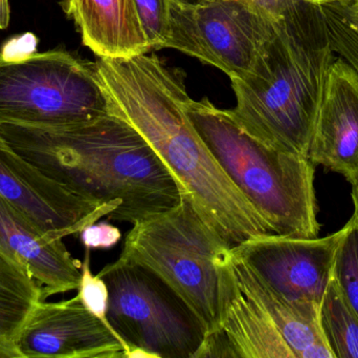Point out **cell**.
I'll return each mask as SVG.
<instances>
[{
  "instance_id": "obj_16",
  "label": "cell",
  "mask_w": 358,
  "mask_h": 358,
  "mask_svg": "<svg viewBox=\"0 0 358 358\" xmlns=\"http://www.w3.org/2000/svg\"><path fill=\"white\" fill-rule=\"evenodd\" d=\"M231 258L242 287L271 315L294 358H334L320 327V307L304 306L286 300L233 254Z\"/></svg>"
},
{
  "instance_id": "obj_3",
  "label": "cell",
  "mask_w": 358,
  "mask_h": 358,
  "mask_svg": "<svg viewBox=\"0 0 358 358\" xmlns=\"http://www.w3.org/2000/svg\"><path fill=\"white\" fill-rule=\"evenodd\" d=\"M336 58L321 6L301 1L241 79H231L242 128L265 144L308 158L324 82Z\"/></svg>"
},
{
  "instance_id": "obj_2",
  "label": "cell",
  "mask_w": 358,
  "mask_h": 358,
  "mask_svg": "<svg viewBox=\"0 0 358 358\" xmlns=\"http://www.w3.org/2000/svg\"><path fill=\"white\" fill-rule=\"evenodd\" d=\"M13 151L59 184L99 203H121L108 220L140 222L178 206L182 191L144 137L111 113L58 128L0 124Z\"/></svg>"
},
{
  "instance_id": "obj_7",
  "label": "cell",
  "mask_w": 358,
  "mask_h": 358,
  "mask_svg": "<svg viewBox=\"0 0 358 358\" xmlns=\"http://www.w3.org/2000/svg\"><path fill=\"white\" fill-rule=\"evenodd\" d=\"M99 277L108 287L107 321L126 358H196L206 338L195 313L161 277L117 259Z\"/></svg>"
},
{
  "instance_id": "obj_8",
  "label": "cell",
  "mask_w": 358,
  "mask_h": 358,
  "mask_svg": "<svg viewBox=\"0 0 358 358\" xmlns=\"http://www.w3.org/2000/svg\"><path fill=\"white\" fill-rule=\"evenodd\" d=\"M278 21L244 0H171L163 48H176L231 80L241 79L275 35Z\"/></svg>"
},
{
  "instance_id": "obj_21",
  "label": "cell",
  "mask_w": 358,
  "mask_h": 358,
  "mask_svg": "<svg viewBox=\"0 0 358 358\" xmlns=\"http://www.w3.org/2000/svg\"><path fill=\"white\" fill-rule=\"evenodd\" d=\"M90 252V249L86 248L85 259L82 262L81 279L77 289V296L92 315H96L109 327L108 321H107L108 287L102 277H99L98 275H94L92 273Z\"/></svg>"
},
{
  "instance_id": "obj_5",
  "label": "cell",
  "mask_w": 358,
  "mask_h": 358,
  "mask_svg": "<svg viewBox=\"0 0 358 358\" xmlns=\"http://www.w3.org/2000/svg\"><path fill=\"white\" fill-rule=\"evenodd\" d=\"M231 248L182 197L172 209L134 223L119 260L161 277L195 313L208 336L218 325V261Z\"/></svg>"
},
{
  "instance_id": "obj_6",
  "label": "cell",
  "mask_w": 358,
  "mask_h": 358,
  "mask_svg": "<svg viewBox=\"0 0 358 358\" xmlns=\"http://www.w3.org/2000/svg\"><path fill=\"white\" fill-rule=\"evenodd\" d=\"M111 113L96 63L63 50L0 54V124L66 128Z\"/></svg>"
},
{
  "instance_id": "obj_13",
  "label": "cell",
  "mask_w": 358,
  "mask_h": 358,
  "mask_svg": "<svg viewBox=\"0 0 358 358\" xmlns=\"http://www.w3.org/2000/svg\"><path fill=\"white\" fill-rule=\"evenodd\" d=\"M308 159L352 185L358 181V73L341 57L326 75Z\"/></svg>"
},
{
  "instance_id": "obj_27",
  "label": "cell",
  "mask_w": 358,
  "mask_h": 358,
  "mask_svg": "<svg viewBox=\"0 0 358 358\" xmlns=\"http://www.w3.org/2000/svg\"><path fill=\"white\" fill-rule=\"evenodd\" d=\"M352 186V199L353 203H355V210H357L358 212V181Z\"/></svg>"
},
{
  "instance_id": "obj_1",
  "label": "cell",
  "mask_w": 358,
  "mask_h": 358,
  "mask_svg": "<svg viewBox=\"0 0 358 358\" xmlns=\"http://www.w3.org/2000/svg\"><path fill=\"white\" fill-rule=\"evenodd\" d=\"M96 69L115 115L131 124L178 181L182 197L231 247L273 233L227 176L185 111V78L157 55L100 58Z\"/></svg>"
},
{
  "instance_id": "obj_17",
  "label": "cell",
  "mask_w": 358,
  "mask_h": 358,
  "mask_svg": "<svg viewBox=\"0 0 358 358\" xmlns=\"http://www.w3.org/2000/svg\"><path fill=\"white\" fill-rule=\"evenodd\" d=\"M41 301V287L27 269L0 252V351L6 358H19L17 338Z\"/></svg>"
},
{
  "instance_id": "obj_20",
  "label": "cell",
  "mask_w": 358,
  "mask_h": 358,
  "mask_svg": "<svg viewBox=\"0 0 358 358\" xmlns=\"http://www.w3.org/2000/svg\"><path fill=\"white\" fill-rule=\"evenodd\" d=\"M141 25L151 50H161L167 39L171 0H134Z\"/></svg>"
},
{
  "instance_id": "obj_24",
  "label": "cell",
  "mask_w": 358,
  "mask_h": 358,
  "mask_svg": "<svg viewBox=\"0 0 358 358\" xmlns=\"http://www.w3.org/2000/svg\"><path fill=\"white\" fill-rule=\"evenodd\" d=\"M10 10L8 0H0V29H6L10 25Z\"/></svg>"
},
{
  "instance_id": "obj_9",
  "label": "cell",
  "mask_w": 358,
  "mask_h": 358,
  "mask_svg": "<svg viewBox=\"0 0 358 358\" xmlns=\"http://www.w3.org/2000/svg\"><path fill=\"white\" fill-rule=\"evenodd\" d=\"M343 235L344 227L321 239L275 233L255 235L231 247V252L236 260L286 300L320 307L331 280Z\"/></svg>"
},
{
  "instance_id": "obj_18",
  "label": "cell",
  "mask_w": 358,
  "mask_h": 358,
  "mask_svg": "<svg viewBox=\"0 0 358 358\" xmlns=\"http://www.w3.org/2000/svg\"><path fill=\"white\" fill-rule=\"evenodd\" d=\"M319 321L334 358H358V317L332 277L320 305Z\"/></svg>"
},
{
  "instance_id": "obj_22",
  "label": "cell",
  "mask_w": 358,
  "mask_h": 358,
  "mask_svg": "<svg viewBox=\"0 0 358 358\" xmlns=\"http://www.w3.org/2000/svg\"><path fill=\"white\" fill-rule=\"evenodd\" d=\"M121 237V230L108 222L94 223L80 233V239L87 249H110Z\"/></svg>"
},
{
  "instance_id": "obj_11",
  "label": "cell",
  "mask_w": 358,
  "mask_h": 358,
  "mask_svg": "<svg viewBox=\"0 0 358 358\" xmlns=\"http://www.w3.org/2000/svg\"><path fill=\"white\" fill-rule=\"evenodd\" d=\"M16 351L19 358H126L121 340L77 296L37 304L17 338Z\"/></svg>"
},
{
  "instance_id": "obj_19",
  "label": "cell",
  "mask_w": 358,
  "mask_h": 358,
  "mask_svg": "<svg viewBox=\"0 0 358 358\" xmlns=\"http://www.w3.org/2000/svg\"><path fill=\"white\" fill-rule=\"evenodd\" d=\"M332 277L347 304L358 317V212L344 226L334 259Z\"/></svg>"
},
{
  "instance_id": "obj_15",
  "label": "cell",
  "mask_w": 358,
  "mask_h": 358,
  "mask_svg": "<svg viewBox=\"0 0 358 358\" xmlns=\"http://www.w3.org/2000/svg\"><path fill=\"white\" fill-rule=\"evenodd\" d=\"M82 40L100 58H129L151 50L134 0H67Z\"/></svg>"
},
{
  "instance_id": "obj_14",
  "label": "cell",
  "mask_w": 358,
  "mask_h": 358,
  "mask_svg": "<svg viewBox=\"0 0 358 358\" xmlns=\"http://www.w3.org/2000/svg\"><path fill=\"white\" fill-rule=\"evenodd\" d=\"M0 252L27 269L41 287L44 301L79 287L81 261L73 258L62 240H50L1 195Z\"/></svg>"
},
{
  "instance_id": "obj_26",
  "label": "cell",
  "mask_w": 358,
  "mask_h": 358,
  "mask_svg": "<svg viewBox=\"0 0 358 358\" xmlns=\"http://www.w3.org/2000/svg\"><path fill=\"white\" fill-rule=\"evenodd\" d=\"M299 1L306 2L315 6H342L346 0H299Z\"/></svg>"
},
{
  "instance_id": "obj_4",
  "label": "cell",
  "mask_w": 358,
  "mask_h": 358,
  "mask_svg": "<svg viewBox=\"0 0 358 358\" xmlns=\"http://www.w3.org/2000/svg\"><path fill=\"white\" fill-rule=\"evenodd\" d=\"M185 107L204 144L273 233L317 237L315 170L308 158L265 144L246 132L231 111L208 98L187 96Z\"/></svg>"
},
{
  "instance_id": "obj_28",
  "label": "cell",
  "mask_w": 358,
  "mask_h": 358,
  "mask_svg": "<svg viewBox=\"0 0 358 358\" xmlns=\"http://www.w3.org/2000/svg\"><path fill=\"white\" fill-rule=\"evenodd\" d=\"M0 358H6V355L2 351H0Z\"/></svg>"
},
{
  "instance_id": "obj_10",
  "label": "cell",
  "mask_w": 358,
  "mask_h": 358,
  "mask_svg": "<svg viewBox=\"0 0 358 358\" xmlns=\"http://www.w3.org/2000/svg\"><path fill=\"white\" fill-rule=\"evenodd\" d=\"M0 195L50 240L78 235L122 205L119 202L99 203L59 184L13 151L1 136Z\"/></svg>"
},
{
  "instance_id": "obj_25",
  "label": "cell",
  "mask_w": 358,
  "mask_h": 358,
  "mask_svg": "<svg viewBox=\"0 0 358 358\" xmlns=\"http://www.w3.org/2000/svg\"><path fill=\"white\" fill-rule=\"evenodd\" d=\"M350 17L355 22L358 23V0H346L342 6H338Z\"/></svg>"
},
{
  "instance_id": "obj_12",
  "label": "cell",
  "mask_w": 358,
  "mask_h": 358,
  "mask_svg": "<svg viewBox=\"0 0 358 358\" xmlns=\"http://www.w3.org/2000/svg\"><path fill=\"white\" fill-rule=\"evenodd\" d=\"M219 319L196 358H294L264 307L244 290L231 249L218 261Z\"/></svg>"
},
{
  "instance_id": "obj_23",
  "label": "cell",
  "mask_w": 358,
  "mask_h": 358,
  "mask_svg": "<svg viewBox=\"0 0 358 358\" xmlns=\"http://www.w3.org/2000/svg\"><path fill=\"white\" fill-rule=\"evenodd\" d=\"M244 1L252 4L273 20H280L282 17L285 16L286 13L289 12L301 2L299 0H244Z\"/></svg>"
}]
</instances>
